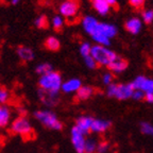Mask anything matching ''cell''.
Segmentation results:
<instances>
[{"label": "cell", "instance_id": "6da1fadb", "mask_svg": "<svg viewBox=\"0 0 153 153\" xmlns=\"http://www.w3.org/2000/svg\"><path fill=\"white\" fill-rule=\"evenodd\" d=\"M63 80L61 74L57 71H51L45 76H39L38 80V86L39 88L47 93L51 94H59L62 88Z\"/></svg>", "mask_w": 153, "mask_h": 153}, {"label": "cell", "instance_id": "7a4b0ae2", "mask_svg": "<svg viewBox=\"0 0 153 153\" xmlns=\"http://www.w3.org/2000/svg\"><path fill=\"white\" fill-rule=\"evenodd\" d=\"M34 118L45 128L54 131H61L63 129V123L57 118V116L50 110H38L34 112Z\"/></svg>", "mask_w": 153, "mask_h": 153}, {"label": "cell", "instance_id": "3957f363", "mask_svg": "<svg viewBox=\"0 0 153 153\" xmlns=\"http://www.w3.org/2000/svg\"><path fill=\"white\" fill-rule=\"evenodd\" d=\"M91 55L95 59L98 65L108 67L111 63L117 57V54L108 47L101 45H93Z\"/></svg>", "mask_w": 153, "mask_h": 153}, {"label": "cell", "instance_id": "277c9868", "mask_svg": "<svg viewBox=\"0 0 153 153\" xmlns=\"http://www.w3.org/2000/svg\"><path fill=\"white\" fill-rule=\"evenodd\" d=\"M135 91L132 83L130 84H111L108 86L106 93L108 97H114L118 100H127L132 98L133 93Z\"/></svg>", "mask_w": 153, "mask_h": 153}, {"label": "cell", "instance_id": "5b68a950", "mask_svg": "<svg viewBox=\"0 0 153 153\" xmlns=\"http://www.w3.org/2000/svg\"><path fill=\"white\" fill-rule=\"evenodd\" d=\"M10 129H11L12 133L19 135V136H22L24 138L31 136L32 133H33V128H32L31 122L28 119V117H26L24 115L15 118L11 123Z\"/></svg>", "mask_w": 153, "mask_h": 153}, {"label": "cell", "instance_id": "8992f818", "mask_svg": "<svg viewBox=\"0 0 153 153\" xmlns=\"http://www.w3.org/2000/svg\"><path fill=\"white\" fill-rule=\"evenodd\" d=\"M71 135V143L74 146V150L76 153H84V149H85V143H86V137L81 131H80L76 126H74L70 132Z\"/></svg>", "mask_w": 153, "mask_h": 153}, {"label": "cell", "instance_id": "52a82bcc", "mask_svg": "<svg viewBox=\"0 0 153 153\" xmlns=\"http://www.w3.org/2000/svg\"><path fill=\"white\" fill-rule=\"evenodd\" d=\"M79 11V5L76 1H69V0H65L59 7V12L65 18H72L76 17Z\"/></svg>", "mask_w": 153, "mask_h": 153}, {"label": "cell", "instance_id": "ba28073f", "mask_svg": "<svg viewBox=\"0 0 153 153\" xmlns=\"http://www.w3.org/2000/svg\"><path fill=\"white\" fill-rule=\"evenodd\" d=\"M134 89L143 91L145 94L153 93V80L148 79L143 76H138L132 82Z\"/></svg>", "mask_w": 153, "mask_h": 153}, {"label": "cell", "instance_id": "9c48e42d", "mask_svg": "<svg viewBox=\"0 0 153 153\" xmlns=\"http://www.w3.org/2000/svg\"><path fill=\"white\" fill-rule=\"evenodd\" d=\"M38 98L41 100V102L44 105H46L47 108H53L59 103V94H51V93H47V91H43V89H38Z\"/></svg>", "mask_w": 153, "mask_h": 153}, {"label": "cell", "instance_id": "30bf717a", "mask_svg": "<svg viewBox=\"0 0 153 153\" xmlns=\"http://www.w3.org/2000/svg\"><path fill=\"white\" fill-rule=\"evenodd\" d=\"M100 22L97 20L94 16L91 15H87V16H84V18L82 19V28L83 30L89 35H94L97 31V29L99 27Z\"/></svg>", "mask_w": 153, "mask_h": 153}, {"label": "cell", "instance_id": "8fae6325", "mask_svg": "<svg viewBox=\"0 0 153 153\" xmlns=\"http://www.w3.org/2000/svg\"><path fill=\"white\" fill-rule=\"evenodd\" d=\"M95 34H102V35H105L106 37L111 38L115 37L116 34H117V28L112 24H106V22H100L99 24V27L97 29ZM94 34V35H95ZM93 36V35H91Z\"/></svg>", "mask_w": 153, "mask_h": 153}, {"label": "cell", "instance_id": "7c38bea8", "mask_svg": "<svg viewBox=\"0 0 153 153\" xmlns=\"http://www.w3.org/2000/svg\"><path fill=\"white\" fill-rule=\"evenodd\" d=\"M82 82L80 79H69L67 81L63 82L62 88L61 91L65 94H71V93H76L81 88Z\"/></svg>", "mask_w": 153, "mask_h": 153}, {"label": "cell", "instance_id": "4fadbf2b", "mask_svg": "<svg viewBox=\"0 0 153 153\" xmlns=\"http://www.w3.org/2000/svg\"><path fill=\"white\" fill-rule=\"evenodd\" d=\"M93 120H94V118L88 117V116H81V117H79L76 119L74 126H76L84 135H87V134L91 132Z\"/></svg>", "mask_w": 153, "mask_h": 153}, {"label": "cell", "instance_id": "5bb4252c", "mask_svg": "<svg viewBox=\"0 0 153 153\" xmlns=\"http://www.w3.org/2000/svg\"><path fill=\"white\" fill-rule=\"evenodd\" d=\"M124 27H126V30L131 34H138L143 28V22L138 17H132L126 22Z\"/></svg>", "mask_w": 153, "mask_h": 153}, {"label": "cell", "instance_id": "9a60e30c", "mask_svg": "<svg viewBox=\"0 0 153 153\" xmlns=\"http://www.w3.org/2000/svg\"><path fill=\"white\" fill-rule=\"evenodd\" d=\"M96 89L94 88L93 86L89 85H82L81 88L76 91V100L79 101H85L88 100L95 95Z\"/></svg>", "mask_w": 153, "mask_h": 153}, {"label": "cell", "instance_id": "2e32d148", "mask_svg": "<svg viewBox=\"0 0 153 153\" xmlns=\"http://www.w3.org/2000/svg\"><path fill=\"white\" fill-rule=\"evenodd\" d=\"M128 67V62L120 56H117L111 63V65L108 66V69L113 72V74H120V72L124 71Z\"/></svg>", "mask_w": 153, "mask_h": 153}, {"label": "cell", "instance_id": "e0dca14e", "mask_svg": "<svg viewBox=\"0 0 153 153\" xmlns=\"http://www.w3.org/2000/svg\"><path fill=\"white\" fill-rule=\"evenodd\" d=\"M91 4L96 12L101 16H105L110 13L111 7L106 0H91Z\"/></svg>", "mask_w": 153, "mask_h": 153}, {"label": "cell", "instance_id": "ac0fdd59", "mask_svg": "<svg viewBox=\"0 0 153 153\" xmlns=\"http://www.w3.org/2000/svg\"><path fill=\"white\" fill-rule=\"evenodd\" d=\"M111 128V122L103 119H94L91 123V132L94 133H103Z\"/></svg>", "mask_w": 153, "mask_h": 153}, {"label": "cell", "instance_id": "d6986e66", "mask_svg": "<svg viewBox=\"0 0 153 153\" xmlns=\"http://www.w3.org/2000/svg\"><path fill=\"white\" fill-rule=\"evenodd\" d=\"M17 55L24 62H31V61H33L34 56H35L31 48L26 47V46H22V47L17 48Z\"/></svg>", "mask_w": 153, "mask_h": 153}, {"label": "cell", "instance_id": "ffe728a7", "mask_svg": "<svg viewBox=\"0 0 153 153\" xmlns=\"http://www.w3.org/2000/svg\"><path fill=\"white\" fill-rule=\"evenodd\" d=\"M11 120V111L7 105L0 104V128L7 127Z\"/></svg>", "mask_w": 153, "mask_h": 153}, {"label": "cell", "instance_id": "44dd1931", "mask_svg": "<svg viewBox=\"0 0 153 153\" xmlns=\"http://www.w3.org/2000/svg\"><path fill=\"white\" fill-rule=\"evenodd\" d=\"M45 46L48 50L50 51H57L61 47V43L59 41V38H56L55 36H49L46 39Z\"/></svg>", "mask_w": 153, "mask_h": 153}, {"label": "cell", "instance_id": "7402d4cb", "mask_svg": "<svg viewBox=\"0 0 153 153\" xmlns=\"http://www.w3.org/2000/svg\"><path fill=\"white\" fill-rule=\"evenodd\" d=\"M53 71V67L51 64L49 63H41V64H38L35 68V72L39 76H45V74H49V72Z\"/></svg>", "mask_w": 153, "mask_h": 153}, {"label": "cell", "instance_id": "603a6c76", "mask_svg": "<svg viewBox=\"0 0 153 153\" xmlns=\"http://www.w3.org/2000/svg\"><path fill=\"white\" fill-rule=\"evenodd\" d=\"M93 41L96 43V45H101L105 46V47H108L111 45V39L108 37H106L105 35L102 34H95V35L91 36Z\"/></svg>", "mask_w": 153, "mask_h": 153}, {"label": "cell", "instance_id": "cb8c5ba5", "mask_svg": "<svg viewBox=\"0 0 153 153\" xmlns=\"http://www.w3.org/2000/svg\"><path fill=\"white\" fill-rule=\"evenodd\" d=\"M97 145L98 143L94 138H91V137L86 138L84 153H97Z\"/></svg>", "mask_w": 153, "mask_h": 153}, {"label": "cell", "instance_id": "d4e9b609", "mask_svg": "<svg viewBox=\"0 0 153 153\" xmlns=\"http://www.w3.org/2000/svg\"><path fill=\"white\" fill-rule=\"evenodd\" d=\"M51 26L56 31L61 30L63 28V26H64V18H63L62 15H55V16H53L52 19H51Z\"/></svg>", "mask_w": 153, "mask_h": 153}, {"label": "cell", "instance_id": "484cf974", "mask_svg": "<svg viewBox=\"0 0 153 153\" xmlns=\"http://www.w3.org/2000/svg\"><path fill=\"white\" fill-rule=\"evenodd\" d=\"M34 25L38 29H45L48 27V19L45 15H41L34 20Z\"/></svg>", "mask_w": 153, "mask_h": 153}, {"label": "cell", "instance_id": "4316f807", "mask_svg": "<svg viewBox=\"0 0 153 153\" xmlns=\"http://www.w3.org/2000/svg\"><path fill=\"white\" fill-rule=\"evenodd\" d=\"M91 47H93V46H91L89 43H86V42L82 43V44H81V46H80V49H79V50H80V54H81L83 57L91 55Z\"/></svg>", "mask_w": 153, "mask_h": 153}, {"label": "cell", "instance_id": "83f0119b", "mask_svg": "<svg viewBox=\"0 0 153 153\" xmlns=\"http://www.w3.org/2000/svg\"><path fill=\"white\" fill-rule=\"evenodd\" d=\"M140 131L143 134H146L149 136L153 137V126L148 122H141L140 123Z\"/></svg>", "mask_w": 153, "mask_h": 153}, {"label": "cell", "instance_id": "f1b7e54d", "mask_svg": "<svg viewBox=\"0 0 153 153\" xmlns=\"http://www.w3.org/2000/svg\"><path fill=\"white\" fill-rule=\"evenodd\" d=\"M83 59H84V63H85L86 67H88L89 69H96V68H97L98 64H97V62H96L95 59H94L91 55L85 56V57H83Z\"/></svg>", "mask_w": 153, "mask_h": 153}, {"label": "cell", "instance_id": "f546056e", "mask_svg": "<svg viewBox=\"0 0 153 153\" xmlns=\"http://www.w3.org/2000/svg\"><path fill=\"white\" fill-rule=\"evenodd\" d=\"M10 99V94L9 91H7L5 88L1 87L0 86V104H4L9 101Z\"/></svg>", "mask_w": 153, "mask_h": 153}, {"label": "cell", "instance_id": "4dcf8cb0", "mask_svg": "<svg viewBox=\"0 0 153 153\" xmlns=\"http://www.w3.org/2000/svg\"><path fill=\"white\" fill-rule=\"evenodd\" d=\"M143 20L146 24L153 22V10H146L143 12Z\"/></svg>", "mask_w": 153, "mask_h": 153}, {"label": "cell", "instance_id": "1f68e13d", "mask_svg": "<svg viewBox=\"0 0 153 153\" xmlns=\"http://www.w3.org/2000/svg\"><path fill=\"white\" fill-rule=\"evenodd\" d=\"M108 141L100 140L97 145V153H106L108 150Z\"/></svg>", "mask_w": 153, "mask_h": 153}, {"label": "cell", "instance_id": "d6a6232c", "mask_svg": "<svg viewBox=\"0 0 153 153\" xmlns=\"http://www.w3.org/2000/svg\"><path fill=\"white\" fill-rule=\"evenodd\" d=\"M113 79H114V76H113L112 72H106V74H103L102 76V82L105 84V85H111L113 84Z\"/></svg>", "mask_w": 153, "mask_h": 153}, {"label": "cell", "instance_id": "836d02e7", "mask_svg": "<svg viewBox=\"0 0 153 153\" xmlns=\"http://www.w3.org/2000/svg\"><path fill=\"white\" fill-rule=\"evenodd\" d=\"M145 95H146V94L143 93V91H137V89H135V91L133 93V96H132V98L135 99V100H145Z\"/></svg>", "mask_w": 153, "mask_h": 153}, {"label": "cell", "instance_id": "e575fe53", "mask_svg": "<svg viewBox=\"0 0 153 153\" xmlns=\"http://www.w3.org/2000/svg\"><path fill=\"white\" fill-rule=\"evenodd\" d=\"M145 1H146V0H129L130 4H131L132 7H136V9H139V7H143Z\"/></svg>", "mask_w": 153, "mask_h": 153}, {"label": "cell", "instance_id": "d590c367", "mask_svg": "<svg viewBox=\"0 0 153 153\" xmlns=\"http://www.w3.org/2000/svg\"><path fill=\"white\" fill-rule=\"evenodd\" d=\"M145 101L148 103H153V93H148L145 95Z\"/></svg>", "mask_w": 153, "mask_h": 153}, {"label": "cell", "instance_id": "8d00e7d4", "mask_svg": "<svg viewBox=\"0 0 153 153\" xmlns=\"http://www.w3.org/2000/svg\"><path fill=\"white\" fill-rule=\"evenodd\" d=\"M106 1H108V3L110 4V7H111L117 4V0H106Z\"/></svg>", "mask_w": 153, "mask_h": 153}, {"label": "cell", "instance_id": "74e56055", "mask_svg": "<svg viewBox=\"0 0 153 153\" xmlns=\"http://www.w3.org/2000/svg\"><path fill=\"white\" fill-rule=\"evenodd\" d=\"M20 1H22V0H11V3L14 4V5H16V4H18Z\"/></svg>", "mask_w": 153, "mask_h": 153}, {"label": "cell", "instance_id": "f35d334b", "mask_svg": "<svg viewBox=\"0 0 153 153\" xmlns=\"http://www.w3.org/2000/svg\"><path fill=\"white\" fill-rule=\"evenodd\" d=\"M1 145H2V141H1V139H0V147H1Z\"/></svg>", "mask_w": 153, "mask_h": 153}, {"label": "cell", "instance_id": "ab89813d", "mask_svg": "<svg viewBox=\"0 0 153 153\" xmlns=\"http://www.w3.org/2000/svg\"><path fill=\"white\" fill-rule=\"evenodd\" d=\"M69 1H76V0H69Z\"/></svg>", "mask_w": 153, "mask_h": 153}]
</instances>
